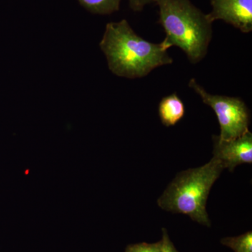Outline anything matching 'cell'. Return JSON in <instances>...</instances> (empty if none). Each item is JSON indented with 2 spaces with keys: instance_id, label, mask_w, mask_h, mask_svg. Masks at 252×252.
Returning <instances> with one entry per match:
<instances>
[{
  "instance_id": "cell-5",
  "label": "cell",
  "mask_w": 252,
  "mask_h": 252,
  "mask_svg": "<svg viewBox=\"0 0 252 252\" xmlns=\"http://www.w3.org/2000/svg\"><path fill=\"white\" fill-rule=\"evenodd\" d=\"M214 157L230 172L241 164L252 162V134L250 130L236 138L222 140L213 136Z\"/></svg>"
},
{
  "instance_id": "cell-10",
  "label": "cell",
  "mask_w": 252,
  "mask_h": 252,
  "mask_svg": "<svg viewBox=\"0 0 252 252\" xmlns=\"http://www.w3.org/2000/svg\"><path fill=\"white\" fill-rule=\"evenodd\" d=\"M125 252H160V240L156 243H141L130 245Z\"/></svg>"
},
{
  "instance_id": "cell-12",
  "label": "cell",
  "mask_w": 252,
  "mask_h": 252,
  "mask_svg": "<svg viewBox=\"0 0 252 252\" xmlns=\"http://www.w3.org/2000/svg\"><path fill=\"white\" fill-rule=\"evenodd\" d=\"M154 0H128L131 9L134 11H141L147 5L153 2Z\"/></svg>"
},
{
  "instance_id": "cell-4",
  "label": "cell",
  "mask_w": 252,
  "mask_h": 252,
  "mask_svg": "<svg viewBox=\"0 0 252 252\" xmlns=\"http://www.w3.org/2000/svg\"><path fill=\"white\" fill-rule=\"evenodd\" d=\"M189 86L216 114L220 130L218 137L220 140L236 138L250 130V111L241 99L209 94L194 79L189 81Z\"/></svg>"
},
{
  "instance_id": "cell-3",
  "label": "cell",
  "mask_w": 252,
  "mask_h": 252,
  "mask_svg": "<svg viewBox=\"0 0 252 252\" xmlns=\"http://www.w3.org/2000/svg\"><path fill=\"white\" fill-rule=\"evenodd\" d=\"M223 169L221 162L213 157L203 166L180 172L158 198V205L165 211L183 214L194 221L210 227L207 200Z\"/></svg>"
},
{
  "instance_id": "cell-2",
  "label": "cell",
  "mask_w": 252,
  "mask_h": 252,
  "mask_svg": "<svg viewBox=\"0 0 252 252\" xmlns=\"http://www.w3.org/2000/svg\"><path fill=\"white\" fill-rule=\"evenodd\" d=\"M159 9V23L165 31L162 42L185 51L190 63L205 57L212 39V23L190 0H154Z\"/></svg>"
},
{
  "instance_id": "cell-8",
  "label": "cell",
  "mask_w": 252,
  "mask_h": 252,
  "mask_svg": "<svg viewBox=\"0 0 252 252\" xmlns=\"http://www.w3.org/2000/svg\"><path fill=\"white\" fill-rule=\"evenodd\" d=\"M84 9L94 14H112L120 9L122 0H78Z\"/></svg>"
},
{
  "instance_id": "cell-11",
  "label": "cell",
  "mask_w": 252,
  "mask_h": 252,
  "mask_svg": "<svg viewBox=\"0 0 252 252\" xmlns=\"http://www.w3.org/2000/svg\"><path fill=\"white\" fill-rule=\"evenodd\" d=\"M162 236L160 240V252H179L169 238L167 230L162 228Z\"/></svg>"
},
{
  "instance_id": "cell-9",
  "label": "cell",
  "mask_w": 252,
  "mask_h": 252,
  "mask_svg": "<svg viewBox=\"0 0 252 252\" xmlns=\"http://www.w3.org/2000/svg\"><path fill=\"white\" fill-rule=\"evenodd\" d=\"M220 243L235 252H252V232L236 237H227L221 239Z\"/></svg>"
},
{
  "instance_id": "cell-7",
  "label": "cell",
  "mask_w": 252,
  "mask_h": 252,
  "mask_svg": "<svg viewBox=\"0 0 252 252\" xmlns=\"http://www.w3.org/2000/svg\"><path fill=\"white\" fill-rule=\"evenodd\" d=\"M158 113L164 126H175L185 116V104L177 94H171L161 99Z\"/></svg>"
},
{
  "instance_id": "cell-1",
  "label": "cell",
  "mask_w": 252,
  "mask_h": 252,
  "mask_svg": "<svg viewBox=\"0 0 252 252\" xmlns=\"http://www.w3.org/2000/svg\"><path fill=\"white\" fill-rule=\"evenodd\" d=\"M99 46L109 70L119 77H144L156 68L173 62L167 54L168 46L162 41L155 44L145 40L126 19L107 23Z\"/></svg>"
},
{
  "instance_id": "cell-6",
  "label": "cell",
  "mask_w": 252,
  "mask_h": 252,
  "mask_svg": "<svg viewBox=\"0 0 252 252\" xmlns=\"http://www.w3.org/2000/svg\"><path fill=\"white\" fill-rule=\"evenodd\" d=\"M212 10L207 14L213 23L221 20L243 33L252 31V0H211Z\"/></svg>"
}]
</instances>
